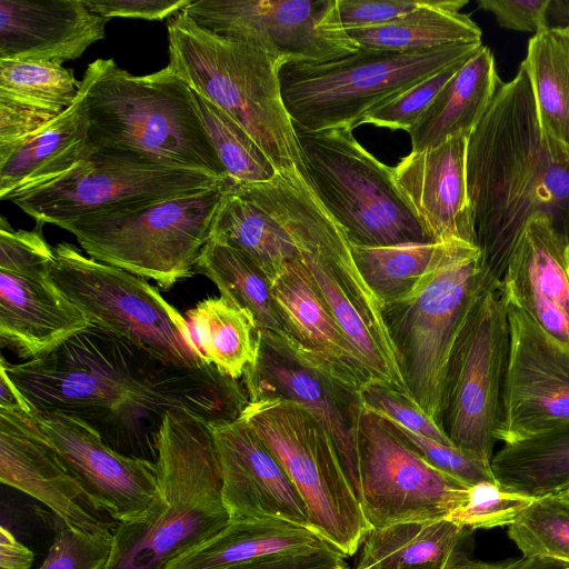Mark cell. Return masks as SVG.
Masks as SVG:
<instances>
[{"label": "cell", "mask_w": 569, "mask_h": 569, "mask_svg": "<svg viewBox=\"0 0 569 569\" xmlns=\"http://www.w3.org/2000/svg\"><path fill=\"white\" fill-rule=\"evenodd\" d=\"M0 365L34 410L79 418L117 451L151 461L166 411L184 408L220 423L249 403L243 383L216 367L168 365L93 325L48 353L19 363L1 357Z\"/></svg>", "instance_id": "obj_1"}, {"label": "cell", "mask_w": 569, "mask_h": 569, "mask_svg": "<svg viewBox=\"0 0 569 569\" xmlns=\"http://www.w3.org/2000/svg\"><path fill=\"white\" fill-rule=\"evenodd\" d=\"M467 188L481 253V291L497 290L531 216L550 214L566 234L569 166L550 154L530 83L519 68L469 137Z\"/></svg>", "instance_id": "obj_2"}, {"label": "cell", "mask_w": 569, "mask_h": 569, "mask_svg": "<svg viewBox=\"0 0 569 569\" xmlns=\"http://www.w3.org/2000/svg\"><path fill=\"white\" fill-rule=\"evenodd\" d=\"M80 82L87 153L228 179L191 88L170 66L133 76L97 59Z\"/></svg>", "instance_id": "obj_3"}, {"label": "cell", "mask_w": 569, "mask_h": 569, "mask_svg": "<svg viewBox=\"0 0 569 569\" xmlns=\"http://www.w3.org/2000/svg\"><path fill=\"white\" fill-rule=\"evenodd\" d=\"M156 451L164 507L143 522L118 525L103 569H164L230 521L208 421L184 408L166 411Z\"/></svg>", "instance_id": "obj_4"}, {"label": "cell", "mask_w": 569, "mask_h": 569, "mask_svg": "<svg viewBox=\"0 0 569 569\" xmlns=\"http://www.w3.org/2000/svg\"><path fill=\"white\" fill-rule=\"evenodd\" d=\"M168 66L241 126L278 173L301 176L299 146L279 79L288 60L209 32L182 10L168 23Z\"/></svg>", "instance_id": "obj_5"}, {"label": "cell", "mask_w": 569, "mask_h": 569, "mask_svg": "<svg viewBox=\"0 0 569 569\" xmlns=\"http://www.w3.org/2000/svg\"><path fill=\"white\" fill-rule=\"evenodd\" d=\"M293 128L301 177L351 244L436 242L399 189L393 168L365 149L352 130Z\"/></svg>", "instance_id": "obj_6"}, {"label": "cell", "mask_w": 569, "mask_h": 569, "mask_svg": "<svg viewBox=\"0 0 569 569\" xmlns=\"http://www.w3.org/2000/svg\"><path fill=\"white\" fill-rule=\"evenodd\" d=\"M481 46L463 43L421 52L360 48L330 62L289 61L279 73L282 101L292 123L305 129L353 130L383 102L467 60Z\"/></svg>", "instance_id": "obj_7"}, {"label": "cell", "mask_w": 569, "mask_h": 569, "mask_svg": "<svg viewBox=\"0 0 569 569\" xmlns=\"http://www.w3.org/2000/svg\"><path fill=\"white\" fill-rule=\"evenodd\" d=\"M230 179L178 196L61 223L92 259L154 280L163 289L196 273Z\"/></svg>", "instance_id": "obj_8"}, {"label": "cell", "mask_w": 569, "mask_h": 569, "mask_svg": "<svg viewBox=\"0 0 569 569\" xmlns=\"http://www.w3.org/2000/svg\"><path fill=\"white\" fill-rule=\"evenodd\" d=\"M278 459L300 493L309 528L345 557L372 529L327 430L303 406L283 398L249 401L240 416Z\"/></svg>", "instance_id": "obj_9"}, {"label": "cell", "mask_w": 569, "mask_h": 569, "mask_svg": "<svg viewBox=\"0 0 569 569\" xmlns=\"http://www.w3.org/2000/svg\"><path fill=\"white\" fill-rule=\"evenodd\" d=\"M53 250L52 279L90 325L168 365L193 371L211 367L188 320L144 278L87 257L69 242Z\"/></svg>", "instance_id": "obj_10"}, {"label": "cell", "mask_w": 569, "mask_h": 569, "mask_svg": "<svg viewBox=\"0 0 569 569\" xmlns=\"http://www.w3.org/2000/svg\"><path fill=\"white\" fill-rule=\"evenodd\" d=\"M481 280L480 250L467 243L412 292L382 309L408 390L439 426L448 358L473 300L481 292Z\"/></svg>", "instance_id": "obj_11"}, {"label": "cell", "mask_w": 569, "mask_h": 569, "mask_svg": "<svg viewBox=\"0 0 569 569\" xmlns=\"http://www.w3.org/2000/svg\"><path fill=\"white\" fill-rule=\"evenodd\" d=\"M510 322L499 291H481L453 341L445 372L440 427L457 448L491 463L502 420Z\"/></svg>", "instance_id": "obj_12"}, {"label": "cell", "mask_w": 569, "mask_h": 569, "mask_svg": "<svg viewBox=\"0 0 569 569\" xmlns=\"http://www.w3.org/2000/svg\"><path fill=\"white\" fill-rule=\"evenodd\" d=\"M469 486L430 465L383 417L363 407L356 495L372 528L446 519Z\"/></svg>", "instance_id": "obj_13"}, {"label": "cell", "mask_w": 569, "mask_h": 569, "mask_svg": "<svg viewBox=\"0 0 569 569\" xmlns=\"http://www.w3.org/2000/svg\"><path fill=\"white\" fill-rule=\"evenodd\" d=\"M42 226L16 230L0 219V342L24 361L90 325L52 279L54 250Z\"/></svg>", "instance_id": "obj_14"}, {"label": "cell", "mask_w": 569, "mask_h": 569, "mask_svg": "<svg viewBox=\"0 0 569 569\" xmlns=\"http://www.w3.org/2000/svg\"><path fill=\"white\" fill-rule=\"evenodd\" d=\"M224 180L202 171L148 167L88 152L58 178L6 200L39 223L59 227L84 216L202 192Z\"/></svg>", "instance_id": "obj_15"}, {"label": "cell", "mask_w": 569, "mask_h": 569, "mask_svg": "<svg viewBox=\"0 0 569 569\" xmlns=\"http://www.w3.org/2000/svg\"><path fill=\"white\" fill-rule=\"evenodd\" d=\"M182 12L209 32L288 62H330L360 49L337 0H192Z\"/></svg>", "instance_id": "obj_16"}, {"label": "cell", "mask_w": 569, "mask_h": 569, "mask_svg": "<svg viewBox=\"0 0 569 569\" xmlns=\"http://www.w3.org/2000/svg\"><path fill=\"white\" fill-rule=\"evenodd\" d=\"M242 383L249 401L283 398L312 413L330 435L356 492L359 467V425L362 389L319 362L296 342L258 329L254 362Z\"/></svg>", "instance_id": "obj_17"}, {"label": "cell", "mask_w": 569, "mask_h": 569, "mask_svg": "<svg viewBox=\"0 0 569 569\" xmlns=\"http://www.w3.org/2000/svg\"><path fill=\"white\" fill-rule=\"evenodd\" d=\"M506 306L511 345L497 439L512 443L569 425V343Z\"/></svg>", "instance_id": "obj_18"}, {"label": "cell", "mask_w": 569, "mask_h": 569, "mask_svg": "<svg viewBox=\"0 0 569 569\" xmlns=\"http://www.w3.org/2000/svg\"><path fill=\"white\" fill-rule=\"evenodd\" d=\"M32 416L88 492L119 523L143 522L164 507L153 461L117 451L73 416L42 409Z\"/></svg>", "instance_id": "obj_19"}, {"label": "cell", "mask_w": 569, "mask_h": 569, "mask_svg": "<svg viewBox=\"0 0 569 569\" xmlns=\"http://www.w3.org/2000/svg\"><path fill=\"white\" fill-rule=\"evenodd\" d=\"M0 481L44 505L67 527L113 533L119 525L88 492L32 415L0 409Z\"/></svg>", "instance_id": "obj_20"}, {"label": "cell", "mask_w": 569, "mask_h": 569, "mask_svg": "<svg viewBox=\"0 0 569 569\" xmlns=\"http://www.w3.org/2000/svg\"><path fill=\"white\" fill-rule=\"evenodd\" d=\"M230 520L276 519L307 526V507L287 472L241 418L209 423Z\"/></svg>", "instance_id": "obj_21"}, {"label": "cell", "mask_w": 569, "mask_h": 569, "mask_svg": "<svg viewBox=\"0 0 569 569\" xmlns=\"http://www.w3.org/2000/svg\"><path fill=\"white\" fill-rule=\"evenodd\" d=\"M498 291L506 305L518 307L549 335L569 343V247L550 214L529 218Z\"/></svg>", "instance_id": "obj_22"}, {"label": "cell", "mask_w": 569, "mask_h": 569, "mask_svg": "<svg viewBox=\"0 0 569 569\" xmlns=\"http://www.w3.org/2000/svg\"><path fill=\"white\" fill-rule=\"evenodd\" d=\"M469 136L458 134L423 151H411L393 167L396 182L436 242L477 246L467 188ZM478 247V246H477Z\"/></svg>", "instance_id": "obj_23"}, {"label": "cell", "mask_w": 569, "mask_h": 569, "mask_svg": "<svg viewBox=\"0 0 569 569\" xmlns=\"http://www.w3.org/2000/svg\"><path fill=\"white\" fill-rule=\"evenodd\" d=\"M108 21L84 0H0V60L78 59L106 37Z\"/></svg>", "instance_id": "obj_24"}, {"label": "cell", "mask_w": 569, "mask_h": 569, "mask_svg": "<svg viewBox=\"0 0 569 569\" xmlns=\"http://www.w3.org/2000/svg\"><path fill=\"white\" fill-rule=\"evenodd\" d=\"M288 339L356 386L371 383L353 348L299 260L284 264L271 282Z\"/></svg>", "instance_id": "obj_25"}, {"label": "cell", "mask_w": 569, "mask_h": 569, "mask_svg": "<svg viewBox=\"0 0 569 569\" xmlns=\"http://www.w3.org/2000/svg\"><path fill=\"white\" fill-rule=\"evenodd\" d=\"M332 549L336 548L307 526L276 519L230 520L216 536L177 557L164 569H219Z\"/></svg>", "instance_id": "obj_26"}, {"label": "cell", "mask_w": 569, "mask_h": 569, "mask_svg": "<svg viewBox=\"0 0 569 569\" xmlns=\"http://www.w3.org/2000/svg\"><path fill=\"white\" fill-rule=\"evenodd\" d=\"M473 530L448 519L372 528L353 569H449L472 556Z\"/></svg>", "instance_id": "obj_27"}, {"label": "cell", "mask_w": 569, "mask_h": 569, "mask_svg": "<svg viewBox=\"0 0 569 569\" xmlns=\"http://www.w3.org/2000/svg\"><path fill=\"white\" fill-rule=\"evenodd\" d=\"M502 86L490 49L481 46L443 86L410 130L411 151H423L458 134L470 137Z\"/></svg>", "instance_id": "obj_28"}, {"label": "cell", "mask_w": 569, "mask_h": 569, "mask_svg": "<svg viewBox=\"0 0 569 569\" xmlns=\"http://www.w3.org/2000/svg\"><path fill=\"white\" fill-rule=\"evenodd\" d=\"M552 158L569 166V26L548 27L528 42L520 67Z\"/></svg>", "instance_id": "obj_29"}, {"label": "cell", "mask_w": 569, "mask_h": 569, "mask_svg": "<svg viewBox=\"0 0 569 569\" xmlns=\"http://www.w3.org/2000/svg\"><path fill=\"white\" fill-rule=\"evenodd\" d=\"M87 121L80 97L51 123L0 161V199L42 186L83 160Z\"/></svg>", "instance_id": "obj_30"}, {"label": "cell", "mask_w": 569, "mask_h": 569, "mask_svg": "<svg viewBox=\"0 0 569 569\" xmlns=\"http://www.w3.org/2000/svg\"><path fill=\"white\" fill-rule=\"evenodd\" d=\"M466 0H429L421 7L389 23L349 30L363 49L421 52L438 48L481 43V30L468 14L459 12Z\"/></svg>", "instance_id": "obj_31"}, {"label": "cell", "mask_w": 569, "mask_h": 569, "mask_svg": "<svg viewBox=\"0 0 569 569\" xmlns=\"http://www.w3.org/2000/svg\"><path fill=\"white\" fill-rule=\"evenodd\" d=\"M491 469L500 486L532 498L565 491L569 488V425L505 443L493 455Z\"/></svg>", "instance_id": "obj_32"}, {"label": "cell", "mask_w": 569, "mask_h": 569, "mask_svg": "<svg viewBox=\"0 0 569 569\" xmlns=\"http://www.w3.org/2000/svg\"><path fill=\"white\" fill-rule=\"evenodd\" d=\"M196 273L209 278L220 297L250 312L258 329L288 339L271 281L244 252L209 238L198 257Z\"/></svg>", "instance_id": "obj_33"}, {"label": "cell", "mask_w": 569, "mask_h": 569, "mask_svg": "<svg viewBox=\"0 0 569 569\" xmlns=\"http://www.w3.org/2000/svg\"><path fill=\"white\" fill-rule=\"evenodd\" d=\"M186 316L206 362L234 380L242 378L258 349V328L251 313L222 297H212Z\"/></svg>", "instance_id": "obj_34"}, {"label": "cell", "mask_w": 569, "mask_h": 569, "mask_svg": "<svg viewBox=\"0 0 569 569\" xmlns=\"http://www.w3.org/2000/svg\"><path fill=\"white\" fill-rule=\"evenodd\" d=\"M467 243L453 239L382 247L351 244V251L363 279L385 306L412 292L429 273Z\"/></svg>", "instance_id": "obj_35"}, {"label": "cell", "mask_w": 569, "mask_h": 569, "mask_svg": "<svg viewBox=\"0 0 569 569\" xmlns=\"http://www.w3.org/2000/svg\"><path fill=\"white\" fill-rule=\"evenodd\" d=\"M80 84L57 62L0 60V98L62 113L77 101Z\"/></svg>", "instance_id": "obj_36"}, {"label": "cell", "mask_w": 569, "mask_h": 569, "mask_svg": "<svg viewBox=\"0 0 569 569\" xmlns=\"http://www.w3.org/2000/svg\"><path fill=\"white\" fill-rule=\"evenodd\" d=\"M192 93L228 179L237 183L272 180L278 171L250 134L206 97Z\"/></svg>", "instance_id": "obj_37"}, {"label": "cell", "mask_w": 569, "mask_h": 569, "mask_svg": "<svg viewBox=\"0 0 569 569\" xmlns=\"http://www.w3.org/2000/svg\"><path fill=\"white\" fill-rule=\"evenodd\" d=\"M507 533L522 557L569 565V505L559 495L536 498Z\"/></svg>", "instance_id": "obj_38"}, {"label": "cell", "mask_w": 569, "mask_h": 569, "mask_svg": "<svg viewBox=\"0 0 569 569\" xmlns=\"http://www.w3.org/2000/svg\"><path fill=\"white\" fill-rule=\"evenodd\" d=\"M535 499L498 482H480L469 488L466 502L446 519L473 531L509 527Z\"/></svg>", "instance_id": "obj_39"}, {"label": "cell", "mask_w": 569, "mask_h": 569, "mask_svg": "<svg viewBox=\"0 0 569 569\" xmlns=\"http://www.w3.org/2000/svg\"><path fill=\"white\" fill-rule=\"evenodd\" d=\"M465 62L466 60L457 62L383 102L365 117L362 124L369 123L391 130H406L409 133L443 86Z\"/></svg>", "instance_id": "obj_40"}, {"label": "cell", "mask_w": 569, "mask_h": 569, "mask_svg": "<svg viewBox=\"0 0 569 569\" xmlns=\"http://www.w3.org/2000/svg\"><path fill=\"white\" fill-rule=\"evenodd\" d=\"M113 533H89L63 525L39 569H103Z\"/></svg>", "instance_id": "obj_41"}, {"label": "cell", "mask_w": 569, "mask_h": 569, "mask_svg": "<svg viewBox=\"0 0 569 569\" xmlns=\"http://www.w3.org/2000/svg\"><path fill=\"white\" fill-rule=\"evenodd\" d=\"M363 407L397 425L445 445H452L440 426L413 398L382 385L369 383L361 392Z\"/></svg>", "instance_id": "obj_42"}, {"label": "cell", "mask_w": 569, "mask_h": 569, "mask_svg": "<svg viewBox=\"0 0 569 569\" xmlns=\"http://www.w3.org/2000/svg\"><path fill=\"white\" fill-rule=\"evenodd\" d=\"M388 421L422 458L437 469L469 487L480 482H497L491 463L482 461L456 446L438 442L410 431L396 422Z\"/></svg>", "instance_id": "obj_43"}, {"label": "cell", "mask_w": 569, "mask_h": 569, "mask_svg": "<svg viewBox=\"0 0 569 569\" xmlns=\"http://www.w3.org/2000/svg\"><path fill=\"white\" fill-rule=\"evenodd\" d=\"M61 113L0 98V161Z\"/></svg>", "instance_id": "obj_44"}, {"label": "cell", "mask_w": 569, "mask_h": 569, "mask_svg": "<svg viewBox=\"0 0 569 569\" xmlns=\"http://www.w3.org/2000/svg\"><path fill=\"white\" fill-rule=\"evenodd\" d=\"M429 0H337L338 12L347 31L389 23L421 7Z\"/></svg>", "instance_id": "obj_45"}, {"label": "cell", "mask_w": 569, "mask_h": 569, "mask_svg": "<svg viewBox=\"0 0 569 569\" xmlns=\"http://www.w3.org/2000/svg\"><path fill=\"white\" fill-rule=\"evenodd\" d=\"M549 6L550 0H478V7L491 12L501 27L533 34L549 27Z\"/></svg>", "instance_id": "obj_46"}, {"label": "cell", "mask_w": 569, "mask_h": 569, "mask_svg": "<svg viewBox=\"0 0 569 569\" xmlns=\"http://www.w3.org/2000/svg\"><path fill=\"white\" fill-rule=\"evenodd\" d=\"M192 0H84L96 14L112 18L163 20L183 10Z\"/></svg>", "instance_id": "obj_47"}, {"label": "cell", "mask_w": 569, "mask_h": 569, "mask_svg": "<svg viewBox=\"0 0 569 569\" xmlns=\"http://www.w3.org/2000/svg\"><path fill=\"white\" fill-rule=\"evenodd\" d=\"M219 569H348L345 557L336 549L300 555L278 556Z\"/></svg>", "instance_id": "obj_48"}, {"label": "cell", "mask_w": 569, "mask_h": 569, "mask_svg": "<svg viewBox=\"0 0 569 569\" xmlns=\"http://www.w3.org/2000/svg\"><path fill=\"white\" fill-rule=\"evenodd\" d=\"M449 569H569V565L548 560L520 557L500 562L476 560L472 556L457 560Z\"/></svg>", "instance_id": "obj_49"}, {"label": "cell", "mask_w": 569, "mask_h": 569, "mask_svg": "<svg viewBox=\"0 0 569 569\" xmlns=\"http://www.w3.org/2000/svg\"><path fill=\"white\" fill-rule=\"evenodd\" d=\"M33 552L4 526L0 528V569H31Z\"/></svg>", "instance_id": "obj_50"}, {"label": "cell", "mask_w": 569, "mask_h": 569, "mask_svg": "<svg viewBox=\"0 0 569 569\" xmlns=\"http://www.w3.org/2000/svg\"><path fill=\"white\" fill-rule=\"evenodd\" d=\"M0 409L22 411L33 415L34 408L13 383L3 366L0 365Z\"/></svg>", "instance_id": "obj_51"}, {"label": "cell", "mask_w": 569, "mask_h": 569, "mask_svg": "<svg viewBox=\"0 0 569 569\" xmlns=\"http://www.w3.org/2000/svg\"><path fill=\"white\" fill-rule=\"evenodd\" d=\"M549 19L555 22L550 27L569 26V0H550L548 21Z\"/></svg>", "instance_id": "obj_52"}, {"label": "cell", "mask_w": 569, "mask_h": 569, "mask_svg": "<svg viewBox=\"0 0 569 569\" xmlns=\"http://www.w3.org/2000/svg\"><path fill=\"white\" fill-rule=\"evenodd\" d=\"M557 495H559L561 499L569 505V488Z\"/></svg>", "instance_id": "obj_53"}, {"label": "cell", "mask_w": 569, "mask_h": 569, "mask_svg": "<svg viewBox=\"0 0 569 569\" xmlns=\"http://www.w3.org/2000/svg\"><path fill=\"white\" fill-rule=\"evenodd\" d=\"M566 238H567L568 247H569V209H568L567 218H566Z\"/></svg>", "instance_id": "obj_54"}]
</instances>
